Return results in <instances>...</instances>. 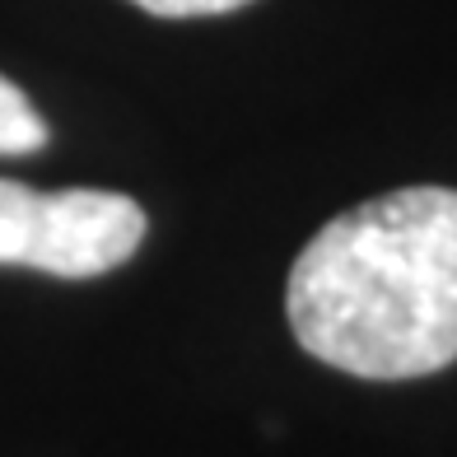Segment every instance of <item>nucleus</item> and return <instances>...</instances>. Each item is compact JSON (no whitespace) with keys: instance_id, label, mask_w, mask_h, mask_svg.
<instances>
[{"instance_id":"obj_1","label":"nucleus","mask_w":457,"mask_h":457,"mask_svg":"<svg viewBox=\"0 0 457 457\" xmlns=\"http://www.w3.org/2000/svg\"><path fill=\"white\" fill-rule=\"evenodd\" d=\"M295 341L355 378L402 383L457 360V192L406 187L350 205L299 253Z\"/></svg>"},{"instance_id":"obj_2","label":"nucleus","mask_w":457,"mask_h":457,"mask_svg":"<svg viewBox=\"0 0 457 457\" xmlns=\"http://www.w3.org/2000/svg\"><path fill=\"white\" fill-rule=\"evenodd\" d=\"M145 211L131 196L66 187L33 192L0 178V266H33L61 280H94L136 257Z\"/></svg>"},{"instance_id":"obj_3","label":"nucleus","mask_w":457,"mask_h":457,"mask_svg":"<svg viewBox=\"0 0 457 457\" xmlns=\"http://www.w3.org/2000/svg\"><path fill=\"white\" fill-rule=\"evenodd\" d=\"M47 145V121L24 98V89L0 75V154H33Z\"/></svg>"},{"instance_id":"obj_4","label":"nucleus","mask_w":457,"mask_h":457,"mask_svg":"<svg viewBox=\"0 0 457 457\" xmlns=\"http://www.w3.org/2000/svg\"><path fill=\"white\" fill-rule=\"evenodd\" d=\"M131 5L150 10L159 19H205V14L243 10V5H253V0H131Z\"/></svg>"}]
</instances>
